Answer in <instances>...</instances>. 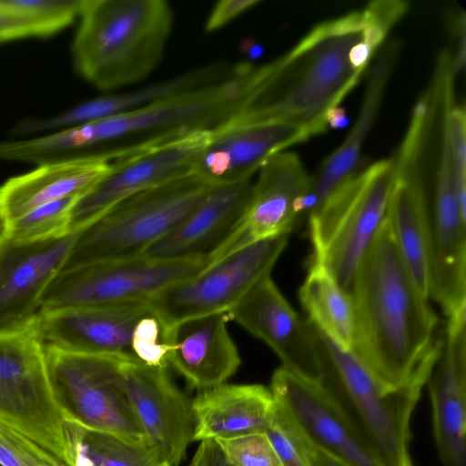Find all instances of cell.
<instances>
[{
	"instance_id": "6da1fadb",
	"label": "cell",
	"mask_w": 466,
	"mask_h": 466,
	"mask_svg": "<svg viewBox=\"0 0 466 466\" xmlns=\"http://www.w3.org/2000/svg\"><path fill=\"white\" fill-rule=\"evenodd\" d=\"M378 21L369 4L319 23L289 51L256 66L252 92L230 118L285 122L310 137L327 131L328 113L339 106L367 71L354 64L352 50Z\"/></svg>"
},
{
	"instance_id": "7a4b0ae2",
	"label": "cell",
	"mask_w": 466,
	"mask_h": 466,
	"mask_svg": "<svg viewBox=\"0 0 466 466\" xmlns=\"http://www.w3.org/2000/svg\"><path fill=\"white\" fill-rule=\"evenodd\" d=\"M348 292L355 318L350 350L385 390L400 388L438 338L439 318L408 271L386 218Z\"/></svg>"
},
{
	"instance_id": "3957f363",
	"label": "cell",
	"mask_w": 466,
	"mask_h": 466,
	"mask_svg": "<svg viewBox=\"0 0 466 466\" xmlns=\"http://www.w3.org/2000/svg\"><path fill=\"white\" fill-rule=\"evenodd\" d=\"M312 326L320 359L319 376L314 383L382 466H412L409 451L410 420L440 355L442 335L438 336L411 379L399 389L387 390L351 350L340 349Z\"/></svg>"
},
{
	"instance_id": "277c9868",
	"label": "cell",
	"mask_w": 466,
	"mask_h": 466,
	"mask_svg": "<svg viewBox=\"0 0 466 466\" xmlns=\"http://www.w3.org/2000/svg\"><path fill=\"white\" fill-rule=\"evenodd\" d=\"M78 18L73 65L101 91L147 78L163 57L174 24L165 0H84Z\"/></svg>"
},
{
	"instance_id": "5b68a950",
	"label": "cell",
	"mask_w": 466,
	"mask_h": 466,
	"mask_svg": "<svg viewBox=\"0 0 466 466\" xmlns=\"http://www.w3.org/2000/svg\"><path fill=\"white\" fill-rule=\"evenodd\" d=\"M254 65L239 63L226 78L146 106L39 137L35 151L44 163L86 157L116 139L157 131L213 130L236 115L252 86Z\"/></svg>"
},
{
	"instance_id": "8992f818",
	"label": "cell",
	"mask_w": 466,
	"mask_h": 466,
	"mask_svg": "<svg viewBox=\"0 0 466 466\" xmlns=\"http://www.w3.org/2000/svg\"><path fill=\"white\" fill-rule=\"evenodd\" d=\"M394 172V155L358 170L308 216L310 264L326 268L346 291L386 218Z\"/></svg>"
},
{
	"instance_id": "52a82bcc",
	"label": "cell",
	"mask_w": 466,
	"mask_h": 466,
	"mask_svg": "<svg viewBox=\"0 0 466 466\" xmlns=\"http://www.w3.org/2000/svg\"><path fill=\"white\" fill-rule=\"evenodd\" d=\"M210 187L191 174L123 198L78 231L63 269L143 256L198 206Z\"/></svg>"
},
{
	"instance_id": "ba28073f",
	"label": "cell",
	"mask_w": 466,
	"mask_h": 466,
	"mask_svg": "<svg viewBox=\"0 0 466 466\" xmlns=\"http://www.w3.org/2000/svg\"><path fill=\"white\" fill-rule=\"evenodd\" d=\"M46 360L52 392L65 421L149 447L124 390L121 363L127 360L48 345Z\"/></svg>"
},
{
	"instance_id": "9c48e42d",
	"label": "cell",
	"mask_w": 466,
	"mask_h": 466,
	"mask_svg": "<svg viewBox=\"0 0 466 466\" xmlns=\"http://www.w3.org/2000/svg\"><path fill=\"white\" fill-rule=\"evenodd\" d=\"M0 422L71 466L65 421L52 392L35 319L22 330L0 334Z\"/></svg>"
},
{
	"instance_id": "30bf717a",
	"label": "cell",
	"mask_w": 466,
	"mask_h": 466,
	"mask_svg": "<svg viewBox=\"0 0 466 466\" xmlns=\"http://www.w3.org/2000/svg\"><path fill=\"white\" fill-rule=\"evenodd\" d=\"M212 130H177L118 149L107 172L75 204L70 230H80L123 198L194 174Z\"/></svg>"
},
{
	"instance_id": "8fae6325",
	"label": "cell",
	"mask_w": 466,
	"mask_h": 466,
	"mask_svg": "<svg viewBox=\"0 0 466 466\" xmlns=\"http://www.w3.org/2000/svg\"><path fill=\"white\" fill-rule=\"evenodd\" d=\"M207 267L206 258H131L63 269L46 289L40 310L148 302Z\"/></svg>"
},
{
	"instance_id": "7c38bea8",
	"label": "cell",
	"mask_w": 466,
	"mask_h": 466,
	"mask_svg": "<svg viewBox=\"0 0 466 466\" xmlns=\"http://www.w3.org/2000/svg\"><path fill=\"white\" fill-rule=\"evenodd\" d=\"M289 236L260 240L169 286L147 303L167 327L184 319L228 311L260 279L269 276Z\"/></svg>"
},
{
	"instance_id": "4fadbf2b",
	"label": "cell",
	"mask_w": 466,
	"mask_h": 466,
	"mask_svg": "<svg viewBox=\"0 0 466 466\" xmlns=\"http://www.w3.org/2000/svg\"><path fill=\"white\" fill-rule=\"evenodd\" d=\"M258 172L242 214L207 258L208 265L252 243L289 236L301 221V205L311 176L300 157L280 151L270 156Z\"/></svg>"
},
{
	"instance_id": "5bb4252c",
	"label": "cell",
	"mask_w": 466,
	"mask_h": 466,
	"mask_svg": "<svg viewBox=\"0 0 466 466\" xmlns=\"http://www.w3.org/2000/svg\"><path fill=\"white\" fill-rule=\"evenodd\" d=\"M78 231L35 242L17 241L0 232V334L22 330L35 319Z\"/></svg>"
},
{
	"instance_id": "9a60e30c",
	"label": "cell",
	"mask_w": 466,
	"mask_h": 466,
	"mask_svg": "<svg viewBox=\"0 0 466 466\" xmlns=\"http://www.w3.org/2000/svg\"><path fill=\"white\" fill-rule=\"evenodd\" d=\"M125 392L149 447L169 466H178L194 438L191 402L166 367L123 361Z\"/></svg>"
},
{
	"instance_id": "2e32d148",
	"label": "cell",
	"mask_w": 466,
	"mask_h": 466,
	"mask_svg": "<svg viewBox=\"0 0 466 466\" xmlns=\"http://www.w3.org/2000/svg\"><path fill=\"white\" fill-rule=\"evenodd\" d=\"M269 390L310 446L346 466H382L316 383L280 366L272 375Z\"/></svg>"
},
{
	"instance_id": "e0dca14e",
	"label": "cell",
	"mask_w": 466,
	"mask_h": 466,
	"mask_svg": "<svg viewBox=\"0 0 466 466\" xmlns=\"http://www.w3.org/2000/svg\"><path fill=\"white\" fill-rule=\"evenodd\" d=\"M227 314L263 340L282 367L317 381L320 359L313 326L293 309L270 275L257 282Z\"/></svg>"
},
{
	"instance_id": "ac0fdd59",
	"label": "cell",
	"mask_w": 466,
	"mask_h": 466,
	"mask_svg": "<svg viewBox=\"0 0 466 466\" xmlns=\"http://www.w3.org/2000/svg\"><path fill=\"white\" fill-rule=\"evenodd\" d=\"M151 310L147 302L40 310L35 327L45 345L137 361L133 352L135 330Z\"/></svg>"
},
{
	"instance_id": "d6986e66",
	"label": "cell",
	"mask_w": 466,
	"mask_h": 466,
	"mask_svg": "<svg viewBox=\"0 0 466 466\" xmlns=\"http://www.w3.org/2000/svg\"><path fill=\"white\" fill-rule=\"evenodd\" d=\"M309 137L285 122L230 118L211 131L194 174L211 187L251 180L270 156Z\"/></svg>"
},
{
	"instance_id": "ffe728a7",
	"label": "cell",
	"mask_w": 466,
	"mask_h": 466,
	"mask_svg": "<svg viewBox=\"0 0 466 466\" xmlns=\"http://www.w3.org/2000/svg\"><path fill=\"white\" fill-rule=\"evenodd\" d=\"M426 384L443 466H466V310L447 319L440 355Z\"/></svg>"
},
{
	"instance_id": "44dd1931",
	"label": "cell",
	"mask_w": 466,
	"mask_h": 466,
	"mask_svg": "<svg viewBox=\"0 0 466 466\" xmlns=\"http://www.w3.org/2000/svg\"><path fill=\"white\" fill-rule=\"evenodd\" d=\"M235 67L224 63H214L143 88L93 97L50 116L26 117L14 125L9 130V137L16 139L37 137L137 109L222 80Z\"/></svg>"
},
{
	"instance_id": "7402d4cb",
	"label": "cell",
	"mask_w": 466,
	"mask_h": 466,
	"mask_svg": "<svg viewBox=\"0 0 466 466\" xmlns=\"http://www.w3.org/2000/svg\"><path fill=\"white\" fill-rule=\"evenodd\" d=\"M228 314L214 313L179 321L167 329V364L187 383L206 390L230 378L241 360L228 328Z\"/></svg>"
},
{
	"instance_id": "603a6c76",
	"label": "cell",
	"mask_w": 466,
	"mask_h": 466,
	"mask_svg": "<svg viewBox=\"0 0 466 466\" xmlns=\"http://www.w3.org/2000/svg\"><path fill=\"white\" fill-rule=\"evenodd\" d=\"M117 152L42 164L10 177L0 186V225L46 204L82 197L107 172Z\"/></svg>"
},
{
	"instance_id": "cb8c5ba5",
	"label": "cell",
	"mask_w": 466,
	"mask_h": 466,
	"mask_svg": "<svg viewBox=\"0 0 466 466\" xmlns=\"http://www.w3.org/2000/svg\"><path fill=\"white\" fill-rule=\"evenodd\" d=\"M400 53V44L390 41L376 55L358 118L346 139L329 155L311 176L310 187L301 205V219L359 170L364 143L378 116L386 86Z\"/></svg>"
},
{
	"instance_id": "d4e9b609",
	"label": "cell",
	"mask_w": 466,
	"mask_h": 466,
	"mask_svg": "<svg viewBox=\"0 0 466 466\" xmlns=\"http://www.w3.org/2000/svg\"><path fill=\"white\" fill-rule=\"evenodd\" d=\"M252 182L211 187L198 206L143 254L156 259L206 258L239 218Z\"/></svg>"
},
{
	"instance_id": "484cf974",
	"label": "cell",
	"mask_w": 466,
	"mask_h": 466,
	"mask_svg": "<svg viewBox=\"0 0 466 466\" xmlns=\"http://www.w3.org/2000/svg\"><path fill=\"white\" fill-rule=\"evenodd\" d=\"M191 405L193 441L265 432L276 410L271 390L259 384H222L202 390Z\"/></svg>"
},
{
	"instance_id": "4316f807",
	"label": "cell",
	"mask_w": 466,
	"mask_h": 466,
	"mask_svg": "<svg viewBox=\"0 0 466 466\" xmlns=\"http://www.w3.org/2000/svg\"><path fill=\"white\" fill-rule=\"evenodd\" d=\"M299 298L308 320L344 350H350L355 329L351 298L328 271L310 264Z\"/></svg>"
},
{
	"instance_id": "83f0119b",
	"label": "cell",
	"mask_w": 466,
	"mask_h": 466,
	"mask_svg": "<svg viewBox=\"0 0 466 466\" xmlns=\"http://www.w3.org/2000/svg\"><path fill=\"white\" fill-rule=\"evenodd\" d=\"M65 431L71 466H169L150 447L111 433L68 421Z\"/></svg>"
},
{
	"instance_id": "f1b7e54d",
	"label": "cell",
	"mask_w": 466,
	"mask_h": 466,
	"mask_svg": "<svg viewBox=\"0 0 466 466\" xmlns=\"http://www.w3.org/2000/svg\"><path fill=\"white\" fill-rule=\"evenodd\" d=\"M81 197H71L41 206L0 225V232L23 242L60 238L69 232L72 209Z\"/></svg>"
},
{
	"instance_id": "f546056e",
	"label": "cell",
	"mask_w": 466,
	"mask_h": 466,
	"mask_svg": "<svg viewBox=\"0 0 466 466\" xmlns=\"http://www.w3.org/2000/svg\"><path fill=\"white\" fill-rule=\"evenodd\" d=\"M70 25L35 13L26 0H0V46L24 38L51 36Z\"/></svg>"
},
{
	"instance_id": "4dcf8cb0",
	"label": "cell",
	"mask_w": 466,
	"mask_h": 466,
	"mask_svg": "<svg viewBox=\"0 0 466 466\" xmlns=\"http://www.w3.org/2000/svg\"><path fill=\"white\" fill-rule=\"evenodd\" d=\"M0 466H68L21 431L0 422Z\"/></svg>"
},
{
	"instance_id": "1f68e13d",
	"label": "cell",
	"mask_w": 466,
	"mask_h": 466,
	"mask_svg": "<svg viewBox=\"0 0 466 466\" xmlns=\"http://www.w3.org/2000/svg\"><path fill=\"white\" fill-rule=\"evenodd\" d=\"M265 433L283 466H311L306 441L277 403Z\"/></svg>"
},
{
	"instance_id": "d6a6232c",
	"label": "cell",
	"mask_w": 466,
	"mask_h": 466,
	"mask_svg": "<svg viewBox=\"0 0 466 466\" xmlns=\"http://www.w3.org/2000/svg\"><path fill=\"white\" fill-rule=\"evenodd\" d=\"M216 441L234 466H283L265 432Z\"/></svg>"
},
{
	"instance_id": "836d02e7",
	"label": "cell",
	"mask_w": 466,
	"mask_h": 466,
	"mask_svg": "<svg viewBox=\"0 0 466 466\" xmlns=\"http://www.w3.org/2000/svg\"><path fill=\"white\" fill-rule=\"evenodd\" d=\"M260 3L259 0H220L210 11L204 29L213 33Z\"/></svg>"
},
{
	"instance_id": "e575fe53",
	"label": "cell",
	"mask_w": 466,
	"mask_h": 466,
	"mask_svg": "<svg viewBox=\"0 0 466 466\" xmlns=\"http://www.w3.org/2000/svg\"><path fill=\"white\" fill-rule=\"evenodd\" d=\"M200 441L188 466H234L216 440L206 439Z\"/></svg>"
},
{
	"instance_id": "d590c367",
	"label": "cell",
	"mask_w": 466,
	"mask_h": 466,
	"mask_svg": "<svg viewBox=\"0 0 466 466\" xmlns=\"http://www.w3.org/2000/svg\"><path fill=\"white\" fill-rule=\"evenodd\" d=\"M453 35L455 37V50L451 53L453 68L457 76L465 66V14L461 12L455 15L452 19Z\"/></svg>"
},
{
	"instance_id": "8d00e7d4",
	"label": "cell",
	"mask_w": 466,
	"mask_h": 466,
	"mask_svg": "<svg viewBox=\"0 0 466 466\" xmlns=\"http://www.w3.org/2000/svg\"><path fill=\"white\" fill-rule=\"evenodd\" d=\"M240 51L248 59L253 61L263 56L264 47L255 39L247 37L240 44Z\"/></svg>"
},
{
	"instance_id": "74e56055",
	"label": "cell",
	"mask_w": 466,
	"mask_h": 466,
	"mask_svg": "<svg viewBox=\"0 0 466 466\" xmlns=\"http://www.w3.org/2000/svg\"><path fill=\"white\" fill-rule=\"evenodd\" d=\"M307 444L309 447L311 466H346L321 451L310 446L308 442Z\"/></svg>"
},
{
	"instance_id": "f35d334b",
	"label": "cell",
	"mask_w": 466,
	"mask_h": 466,
	"mask_svg": "<svg viewBox=\"0 0 466 466\" xmlns=\"http://www.w3.org/2000/svg\"><path fill=\"white\" fill-rule=\"evenodd\" d=\"M326 122L328 127L340 129L348 125L349 117L343 107L337 106L328 113Z\"/></svg>"
}]
</instances>
